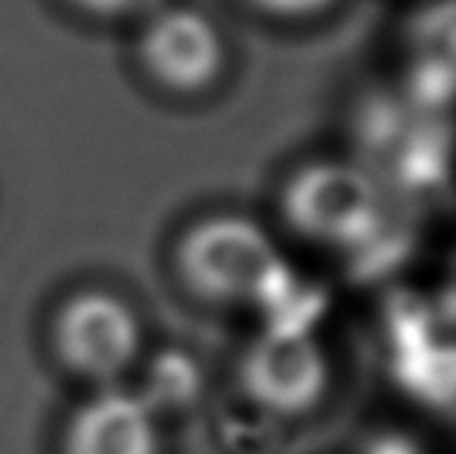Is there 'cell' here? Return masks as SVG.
I'll list each match as a JSON object with an SVG mask.
<instances>
[{"instance_id":"obj_1","label":"cell","mask_w":456,"mask_h":454,"mask_svg":"<svg viewBox=\"0 0 456 454\" xmlns=\"http://www.w3.org/2000/svg\"><path fill=\"white\" fill-rule=\"evenodd\" d=\"M179 278L202 301L260 304L286 264L255 220L217 214L200 220L176 246Z\"/></svg>"},{"instance_id":"obj_2","label":"cell","mask_w":456,"mask_h":454,"mask_svg":"<svg viewBox=\"0 0 456 454\" xmlns=\"http://www.w3.org/2000/svg\"><path fill=\"white\" fill-rule=\"evenodd\" d=\"M283 218L312 244L358 246L381 223V188L362 165L312 162L286 183Z\"/></svg>"},{"instance_id":"obj_3","label":"cell","mask_w":456,"mask_h":454,"mask_svg":"<svg viewBox=\"0 0 456 454\" xmlns=\"http://www.w3.org/2000/svg\"><path fill=\"white\" fill-rule=\"evenodd\" d=\"M330 379V359L309 330H263L240 362V388L278 420H297L318 409Z\"/></svg>"},{"instance_id":"obj_4","label":"cell","mask_w":456,"mask_h":454,"mask_svg":"<svg viewBox=\"0 0 456 454\" xmlns=\"http://www.w3.org/2000/svg\"><path fill=\"white\" fill-rule=\"evenodd\" d=\"M53 342L58 359L76 376L104 385L134 367L142 348V327L122 298L90 290L73 295L58 310Z\"/></svg>"},{"instance_id":"obj_5","label":"cell","mask_w":456,"mask_h":454,"mask_svg":"<svg viewBox=\"0 0 456 454\" xmlns=\"http://www.w3.org/2000/svg\"><path fill=\"white\" fill-rule=\"evenodd\" d=\"M223 38L194 9H156L139 35V62L153 81L176 93H200L223 73Z\"/></svg>"},{"instance_id":"obj_6","label":"cell","mask_w":456,"mask_h":454,"mask_svg":"<svg viewBox=\"0 0 456 454\" xmlns=\"http://www.w3.org/2000/svg\"><path fill=\"white\" fill-rule=\"evenodd\" d=\"M67 454H156V414L139 393H95L73 414L64 440Z\"/></svg>"},{"instance_id":"obj_7","label":"cell","mask_w":456,"mask_h":454,"mask_svg":"<svg viewBox=\"0 0 456 454\" xmlns=\"http://www.w3.org/2000/svg\"><path fill=\"white\" fill-rule=\"evenodd\" d=\"M93 18H142L162 9L165 0H69Z\"/></svg>"},{"instance_id":"obj_8","label":"cell","mask_w":456,"mask_h":454,"mask_svg":"<svg viewBox=\"0 0 456 454\" xmlns=\"http://www.w3.org/2000/svg\"><path fill=\"white\" fill-rule=\"evenodd\" d=\"M251 4L274 18H312L332 6L335 0H251Z\"/></svg>"},{"instance_id":"obj_9","label":"cell","mask_w":456,"mask_h":454,"mask_svg":"<svg viewBox=\"0 0 456 454\" xmlns=\"http://www.w3.org/2000/svg\"><path fill=\"white\" fill-rule=\"evenodd\" d=\"M367 454H419V449L402 437H387V440H379Z\"/></svg>"}]
</instances>
